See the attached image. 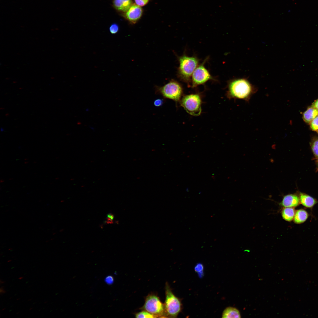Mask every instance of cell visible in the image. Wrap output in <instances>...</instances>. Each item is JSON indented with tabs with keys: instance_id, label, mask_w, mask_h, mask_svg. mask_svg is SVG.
<instances>
[{
	"instance_id": "36",
	"label": "cell",
	"mask_w": 318,
	"mask_h": 318,
	"mask_svg": "<svg viewBox=\"0 0 318 318\" xmlns=\"http://www.w3.org/2000/svg\"><path fill=\"white\" fill-rule=\"evenodd\" d=\"M317 131V132L318 133V130Z\"/></svg>"
},
{
	"instance_id": "24",
	"label": "cell",
	"mask_w": 318,
	"mask_h": 318,
	"mask_svg": "<svg viewBox=\"0 0 318 318\" xmlns=\"http://www.w3.org/2000/svg\"><path fill=\"white\" fill-rule=\"evenodd\" d=\"M163 100L161 99H158L155 100L154 102V105L156 107H160L162 105L163 103Z\"/></svg>"
},
{
	"instance_id": "16",
	"label": "cell",
	"mask_w": 318,
	"mask_h": 318,
	"mask_svg": "<svg viewBox=\"0 0 318 318\" xmlns=\"http://www.w3.org/2000/svg\"><path fill=\"white\" fill-rule=\"evenodd\" d=\"M136 318H155V316L149 312L143 310L135 314Z\"/></svg>"
},
{
	"instance_id": "23",
	"label": "cell",
	"mask_w": 318,
	"mask_h": 318,
	"mask_svg": "<svg viewBox=\"0 0 318 318\" xmlns=\"http://www.w3.org/2000/svg\"><path fill=\"white\" fill-rule=\"evenodd\" d=\"M114 278L112 276H107L105 279V282L108 285H111L114 282Z\"/></svg>"
},
{
	"instance_id": "33",
	"label": "cell",
	"mask_w": 318,
	"mask_h": 318,
	"mask_svg": "<svg viewBox=\"0 0 318 318\" xmlns=\"http://www.w3.org/2000/svg\"><path fill=\"white\" fill-rule=\"evenodd\" d=\"M5 309H6V308H4L3 309H2V311H3L4 310H5Z\"/></svg>"
},
{
	"instance_id": "4",
	"label": "cell",
	"mask_w": 318,
	"mask_h": 318,
	"mask_svg": "<svg viewBox=\"0 0 318 318\" xmlns=\"http://www.w3.org/2000/svg\"><path fill=\"white\" fill-rule=\"evenodd\" d=\"M140 309L149 312L155 318L164 317V304L155 294L151 293L146 297L144 304Z\"/></svg>"
},
{
	"instance_id": "17",
	"label": "cell",
	"mask_w": 318,
	"mask_h": 318,
	"mask_svg": "<svg viewBox=\"0 0 318 318\" xmlns=\"http://www.w3.org/2000/svg\"><path fill=\"white\" fill-rule=\"evenodd\" d=\"M194 270L200 278H202L204 275V267L201 263L197 264L195 266Z\"/></svg>"
},
{
	"instance_id": "2",
	"label": "cell",
	"mask_w": 318,
	"mask_h": 318,
	"mask_svg": "<svg viewBox=\"0 0 318 318\" xmlns=\"http://www.w3.org/2000/svg\"><path fill=\"white\" fill-rule=\"evenodd\" d=\"M179 65L178 69V76L181 80L189 83L191 77L197 67L198 59L195 57H189L183 54L178 57Z\"/></svg>"
},
{
	"instance_id": "15",
	"label": "cell",
	"mask_w": 318,
	"mask_h": 318,
	"mask_svg": "<svg viewBox=\"0 0 318 318\" xmlns=\"http://www.w3.org/2000/svg\"><path fill=\"white\" fill-rule=\"evenodd\" d=\"M240 313L237 309L232 307H227L223 311L222 318H240Z\"/></svg>"
},
{
	"instance_id": "27",
	"label": "cell",
	"mask_w": 318,
	"mask_h": 318,
	"mask_svg": "<svg viewBox=\"0 0 318 318\" xmlns=\"http://www.w3.org/2000/svg\"><path fill=\"white\" fill-rule=\"evenodd\" d=\"M5 282V281H2L1 279L0 280V283L1 284H3Z\"/></svg>"
},
{
	"instance_id": "32",
	"label": "cell",
	"mask_w": 318,
	"mask_h": 318,
	"mask_svg": "<svg viewBox=\"0 0 318 318\" xmlns=\"http://www.w3.org/2000/svg\"><path fill=\"white\" fill-rule=\"evenodd\" d=\"M47 301H46V302H44V303L46 304V303H47Z\"/></svg>"
},
{
	"instance_id": "11",
	"label": "cell",
	"mask_w": 318,
	"mask_h": 318,
	"mask_svg": "<svg viewBox=\"0 0 318 318\" xmlns=\"http://www.w3.org/2000/svg\"><path fill=\"white\" fill-rule=\"evenodd\" d=\"M113 3L115 9L125 12L133 4L132 0H113Z\"/></svg>"
},
{
	"instance_id": "1",
	"label": "cell",
	"mask_w": 318,
	"mask_h": 318,
	"mask_svg": "<svg viewBox=\"0 0 318 318\" xmlns=\"http://www.w3.org/2000/svg\"><path fill=\"white\" fill-rule=\"evenodd\" d=\"M257 90V88L247 78H236L229 83L227 95L230 98L239 99L249 102Z\"/></svg>"
},
{
	"instance_id": "5",
	"label": "cell",
	"mask_w": 318,
	"mask_h": 318,
	"mask_svg": "<svg viewBox=\"0 0 318 318\" xmlns=\"http://www.w3.org/2000/svg\"><path fill=\"white\" fill-rule=\"evenodd\" d=\"M156 92L165 98L177 102L181 96L182 89L179 83L172 80L162 87H157Z\"/></svg>"
},
{
	"instance_id": "29",
	"label": "cell",
	"mask_w": 318,
	"mask_h": 318,
	"mask_svg": "<svg viewBox=\"0 0 318 318\" xmlns=\"http://www.w3.org/2000/svg\"><path fill=\"white\" fill-rule=\"evenodd\" d=\"M11 261V260H8V261H7V262H10V261Z\"/></svg>"
},
{
	"instance_id": "12",
	"label": "cell",
	"mask_w": 318,
	"mask_h": 318,
	"mask_svg": "<svg viewBox=\"0 0 318 318\" xmlns=\"http://www.w3.org/2000/svg\"><path fill=\"white\" fill-rule=\"evenodd\" d=\"M309 217L307 212L303 209H300L296 211L293 219L294 222L297 224H300L304 222Z\"/></svg>"
},
{
	"instance_id": "19",
	"label": "cell",
	"mask_w": 318,
	"mask_h": 318,
	"mask_svg": "<svg viewBox=\"0 0 318 318\" xmlns=\"http://www.w3.org/2000/svg\"><path fill=\"white\" fill-rule=\"evenodd\" d=\"M310 126L312 130L317 131L318 130V116L315 117L310 122Z\"/></svg>"
},
{
	"instance_id": "7",
	"label": "cell",
	"mask_w": 318,
	"mask_h": 318,
	"mask_svg": "<svg viewBox=\"0 0 318 318\" xmlns=\"http://www.w3.org/2000/svg\"><path fill=\"white\" fill-rule=\"evenodd\" d=\"M206 60L197 67L192 75V85L193 87L203 84L207 81L212 79L208 71L204 66Z\"/></svg>"
},
{
	"instance_id": "35",
	"label": "cell",
	"mask_w": 318,
	"mask_h": 318,
	"mask_svg": "<svg viewBox=\"0 0 318 318\" xmlns=\"http://www.w3.org/2000/svg\"><path fill=\"white\" fill-rule=\"evenodd\" d=\"M32 300L31 299H30V300H29L28 301H30V300Z\"/></svg>"
},
{
	"instance_id": "25",
	"label": "cell",
	"mask_w": 318,
	"mask_h": 318,
	"mask_svg": "<svg viewBox=\"0 0 318 318\" xmlns=\"http://www.w3.org/2000/svg\"><path fill=\"white\" fill-rule=\"evenodd\" d=\"M312 107L316 108L318 111V99L314 102Z\"/></svg>"
},
{
	"instance_id": "21",
	"label": "cell",
	"mask_w": 318,
	"mask_h": 318,
	"mask_svg": "<svg viewBox=\"0 0 318 318\" xmlns=\"http://www.w3.org/2000/svg\"><path fill=\"white\" fill-rule=\"evenodd\" d=\"M149 0H134L136 4L140 6H144L146 5Z\"/></svg>"
},
{
	"instance_id": "3",
	"label": "cell",
	"mask_w": 318,
	"mask_h": 318,
	"mask_svg": "<svg viewBox=\"0 0 318 318\" xmlns=\"http://www.w3.org/2000/svg\"><path fill=\"white\" fill-rule=\"evenodd\" d=\"M164 317L176 318L182 309L180 299L173 294L168 283L165 284Z\"/></svg>"
},
{
	"instance_id": "8",
	"label": "cell",
	"mask_w": 318,
	"mask_h": 318,
	"mask_svg": "<svg viewBox=\"0 0 318 318\" xmlns=\"http://www.w3.org/2000/svg\"><path fill=\"white\" fill-rule=\"evenodd\" d=\"M143 13V9L141 6L133 4L125 12V16L130 22L135 24L140 18Z\"/></svg>"
},
{
	"instance_id": "10",
	"label": "cell",
	"mask_w": 318,
	"mask_h": 318,
	"mask_svg": "<svg viewBox=\"0 0 318 318\" xmlns=\"http://www.w3.org/2000/svg\"><path fill=\"white\" fill-rule=\"evenodd\" d=\"M299 196L300 204L307 208H312L318 202L315 198L305 193L300 192Z\"/></svg>"
},
{
	"instance_id": "30",
	"label": "cell",
	"mask_w": 318,
	"mask_h": 318,
	"mask_svg": "<svg viewBox=\"0 0 318 318\" xmlns=\"http://www.w3.org/2000/svg\"><path fill=\"white\" fill-rule=\"evenodd\" d=\"M32 309H33V308H32H32H30V309H29V310H32Z\"/></svg>"
},
{
	"instance_id": "31",
	"label": "cell",
	"mask_w": 318,
	"mask_h": 318,
	"mask_svg": "<svg viewBox=\"0 0 318 318\" xmlns=\"http://www.w3.org/2000/svg\"><path fill=\"white\" fill-rule=\"evenodd\" d=\"M20 299V298H19L17 299H16V300H19Z\"/></svg>"
},
{
	"instance_id": "14",
	"label": "cell",
	"mask_w": 318,
	"mask_h": 318,
	"mask_svg": "<svg viewBox=\"0 0 318 318\" xmlns=\"http://www.w3.org/2000/svg\"><path fill=\"white\" fill-rule=\"evenodd\" d=\"M318 115V111L313 107L309 108L304 112L303 118L307 123H310Z\"/></svg>"
},
{
	"instance_id": "9",
	"label": "cell",
	"mask_w": 318,
	"mask_h": 318,
	"mask_svg": "<svg viewBox=\"0 0 318 318\" xmlns=\"http://www.w3.org/2000/svg\"><path fill=\"white\" fill-rule=\"evenodd\" d=\"M300 204L299 195L293 193L284 196L280 205L283 207L294 208L298 206Z\"/></svg>"
},
{
	"instance_id": "18",
	"label": "cell",
	"mask_w": 318,
	"mask_h": 318,
	"mask_svg": "<svg viewBox=\"0 0 318 318\" xmlns=\"http://www.w3.org/2000/svg\"><path fill=\"white\" fill-rule=\"evenodd\" d=\"M312 151L315 158L318 159V139L314 140L311 145Z\"/></svg>"
},
{
	"instance_id": "28",
	"label": "cell",
	"mask_w": 318,
	"mask_h": 318,
	"mask_svg": "<svg viewBox=\"0 0 318 318\" xmlns=\"http://www.w3.org/2000/svg\"><path fill=\"white\" fill-rule=\"evenodd\" d=\"M23 278H23V277H22V276H21V277H19V279H20V280H21V279H23Z\"/></svg>"
},
{
	"instance_id": "13",
	"label": "cell",
	"mask_w": 318,
	"mask_h": 318,
	"mask_svg": "<svg viewBox=\"0 0 318 318\" xmlns=\"http://www.w3.org/2000/svg\"><path fill=\"white\" fill-rule=\"evenodd\" d=\"M295 212L294 208L284 207L281 211V215L285 221L291 222L294 219Z\"/></svg>"
},
{
	"instance_id": "20",
	"label": "cell",
	"mask_w": 318,
	"mask_h": 318,
	"mask_svg": "<svg viewBox=\"0 0 318 318\" xmlns=\"http://www.w3.org/2000/svg\"><path fill=\"white\" fill-rule=\"evenodd\" d=\"M119 30L118 25L116 23L112 24L109 27V31L112 34H115L117 33Z\"/></svg>"
},
{
	"instance_id": "22",
	"label": "cell",
	"mask_w": 318,
	"mask_h": 318,
	"mask_svg": "<svg viewBox=\"0 0 318 318\" xmlns=\"http://www.w3.org/2000/svg\"><path fill=\"white\" fill-rule=\"evenodd\" d=\"M114 218V215L112 214L111 213H108L107 215V220L105 221V223L107 224L113 223Z\"/></svg>"
},
{
	"instance_id": "34",
	"label": "cell",
	"mask_w": 318,
	"mask_h": 318,
	"mask_svg": "<svg viewBox=\"0 0 318 318\" xmlns=\"http://www.w3.org/2000/svg\"><path fill=\"white\" fill-rule=\"evenodd\" d=\"M19 312H18L17 313H16V314H19Z\"/></svg>"
},
{
	"instance_id": "26",
	"label": "cell",
	"mask_w": 318,
	"mask_h": 318,
	"mask_svg": "<svg viewBox=\"0 0 318 318\" xmlns=\"http://www.w3.org/2000/svg\"><path fill=\"white\" fill-rule=\"evenodd\" d=\"M0 293L1 294H4L6 293V292L5 290H4L3 287H1L0 288Z\"/></svg>"
},
{
	"instance_id": "6",
	"label": "cell",
	"mask_w": 318,
	"mask_h": 318,
	"mask_svg": "<svg viewBox=\"0 0 318 318\" xmlns=\"http://www.w3.org/2000/svg\"><path fill=\"white\" fill-rule=\"evenodd\" d=\"M201 99L197 94H191L184 96L180 104L186 112L191 115H199L201 111Z\"/></svg>"
}]
</instances>
